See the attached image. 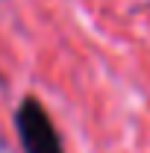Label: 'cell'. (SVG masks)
Returning a JSON list of instances; mask_svg holds the SVG:
<instances>
[{
	"label": "cell",
	"mask_w": 150,
	"mask_h": 153,
	"mask_svg": "<svg viewBox=\"0 0 150 153\" xmlns=\"http://www.w3.org/2000/svg\"><path fill=\"white\" fill-rule=\"evenodd\" d=\"M18 124V138L24 153H62V141L56 135L53 121L47 118L44 106L36 97H24L15 115Z\"/></svg>",
	"instance_id": "1"
}]
</instances>
